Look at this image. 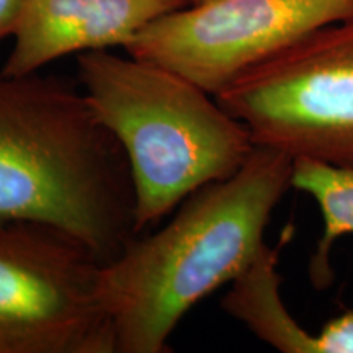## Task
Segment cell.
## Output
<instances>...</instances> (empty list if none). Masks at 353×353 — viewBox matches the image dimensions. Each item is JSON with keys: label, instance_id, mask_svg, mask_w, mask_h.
<instances>
[{"label": "cell", "instance_id": "6da1fadb", "mask_svg": "<svg viewBox=\"0 0 353 353\" xmlns=\"http://www.w3.org/2000/svg\"><path fill=\"white\" fill-rule=\"evenodd\" d=\"M293 159L255 145L236 174L208 183L165 228L134 237L103 265L117 353L170 352L182 317L259 257L273 210L291 187Z\"/></svg>", "mask_w": 353, "mask_h": 353}, {"label": "cell", "instance_id": "7a4b0ae2", "mask_svg": "<svg viewBox=\"0 0 353 353\" xmlns=\"http://www.w3.org/2000/svg\"><path fill=\"white\" fill-rule=\"evenodd\" d=\"M64 231L105 265L138 236L121 144L69 79L0 72V223Z\"/></svg>", "mask_w": 353, "mask_h": 353}, {"label": "cell", "instance_id": "3957f363", "mask_svg": "<svg viewBox=\"0 0 353 353\" xmlns=\"http://www.w3.org/2000/svg\"><path fill=\"white\" fill-rule=\"evenodd\" d=\"M77 70L88 103L128 157L138 232L236 174L255 148L214 95L174 70L108 50L79 54Z\"/></svg>", "mask_w": 353, "mask_h": 353}, {"label": "cell", "instance_id": "277c9868", "mask_svg": "<svg viewBox=\"0 0 353 353\" xmlns=\"http://www.w3.org/2000/svg\"><path fill=\"white\" fill-rule=\"evenodd\" d=\"M255 145L353 167V17L321 26L216 95Z\"/></svg>", "mask_w": 353, "mask_h": 353}, {"label": "cell", "instance_id": "5b68a950", "mask_svg": "<svg viewBox=\"0 0 353 353\" xmlns=\"http://www.w3.org/2000/svg\"><path fill=\"white\" fill-rule=\"evenodd\" d=\"M103 265L59 229L0 223V353H117Z\"/></svg>", "mask_w": 353, "mask_h": 353}, {"label": "cell", "instance_id": "8992f818", "mask_svg": "<svg viewBox=\"0 0 353 353\" xmlns=\"http://www.w3.org/2000/svg\"><path fill=\"white\" fill-rule=\"evenodd\" d=\"M352 17L353 0H208L154 20L125 50L216 97L290 44Z\"/></svg>", "mask_w": 353, "mask_h": 353}, {"label": "cell", "instance_id": "52a82bcc", "mask_svg": "<svg viewBox=\"0 0 353 353\" xmlns=\"http://www.w3.org/2000/svg\"><path fill=\"white\" fill-rule=\"evenodd\" d=\"M188 0H25L15 44L0 72H38L72 52L126 48L154 20Z\"/></svg>", "mask_w": 353, "mask_h": 353}, {"label": "cell", "instance_id": "ba28073f", "mask_svg": "<svg viewBox=\"0 0 353 353\" xmlns=\"http://www.w3.org/2000/svg\"><path fill=\"white\" fill-rule=\"evenodd\" d=\"M278 249L265 245L221 301L224 311L260 341L281 353H324L319 332L311 334L290 314L280 294Z\"/></svg>", "mask_w": 353, "mask_h": 353}, {"label": "cell", "instance_id": "9c48e42d", "mask_svg": "<svg viewBox=\"0 0 353 353\" xmlns=\"http://www.w3.org/2000/svg\"><path fill=\"white\" fill-rule=\"evenodd\" d=\"M291 187L314 198L322 214V236L309 260V276L317 290L332 283L330 250L339 237L353 234V167L294 159Z\"/></svg>", "mask_w": 353, "mask_h": 353}, {"label": "cell", "instance_id": "30bf717a", "mask_svg": "<svg viewBox=\"0 0 353 353\" xmlns=\"http://www.w3.org/2000/svg\"><path fill=\"white\" fill-rule=\"evenodd\" d=\"M324 353H353V307L345 309L319 330Z\"/></svg>", "mask_w": 353, "mask_h": 353}, {"label": "cell", "instance_id": "8fae6325", "mask_svg": "<svg viewBox=\"0 0 353 353\" xmlns=\"http://www.w3.org/2000/svg\"><path fill=\"white\" fill-rule=\"evenodd\" d=\"M25 0H0V41L13 37L19 28Z\"/></svg>", "mask_w": 353, "mask_h": 353}, {"label": "cell", "instance_id": "7c38bea8", "mask_svg": "<svg viewBox=\"0 0 353 353\" xmlns=\"http://www.w3.org/2000/svg\"><path fill=\"white\" fill-rule=\"evenodd\" d=\"M208 2V0H188V6H198V3Z\"/></svg>", "mask_w": 353, "mask_h": 353}]
</instances>
